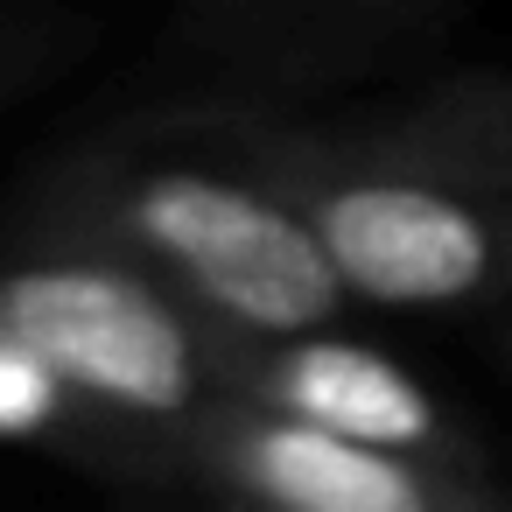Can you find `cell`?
<instances>
[{"mask_svg":"<svg viewBox=\"0 0 512 512\" xmlns=\"http://www.w3.org/2000/svg\"><path fill=\"white\" fill-rule=\"evenodd\" d=\"M295 127L323 155H344L365 169L449 183L470 197H512V71L456 64L372 113H351V120L295 113Z\"/></svg>","mask_w":512,"mask_h":512,"instance_id":"cell-7","label":"cell"},{"mask_svg":"<svg viewBox=\"0 0 512 512\" xmlns=\"http://www.w3.org/2000/svg\"><path fill=\"white\" fill-rule=\"evenodd\" d=\"M456 29L442 0H267V8H197L155 50V71L190 78L197 99L218 113L295 120L302 99L421 64Z\"/></svg>","mask_w":512,"mask_h":512,"instance_id":"cell-4","label":"cell"},{"mask_svg":"<svg viewBox=\"0 0 512 512\" xmlns=\"http://www.w3.org/2000/svg\"><path fill=\"white\" fill-rule=\"evenodd\" d=\"M50 246L106 253L162 281L218 344H295L344 316V288L260 176L211 162L99 155L50 183Z\"/></svg>","mask_w":512,"mask_h":512,"instance_id":"cell-1","label":"cell"},{"mask_svg":"<svg viewBox=\"0 0 512 512\" xmlns=\"http://www.w3.org/2000/svg\"><path fill=\"white\" fill-rule=\"evenodd\" d=\"M183 449L253 512H505V498H491L477 477L379 456L239 400H218Z\"/></svg>","mask_w":512,"mask_h":512,"instance_id":"cell-6","label":"cell"},{"mask_svg":"<svg viewBox=\"0 0 512 512\" xmlns=\"http://www.w3.org/2000/svg\"><path fill=\"white\" fill-rule=\"evenodd\" d=\"M218 400L302 421L316 435L379 449V456H407V463H435L470 477L463 435L442 414V400L379 344L358 337H295V344H218Z\"/></svg>","mask_w":512,"mask_h":512,"instance_id":"cell-5","label":"cell"},{"mask_svg":"<svg viewBox=\"0 0 512 512\" xmlns=\"http://www.w3.org/2000/svg\"><path fill=\"white\" fill-rule=\"evenodd\" d=\"M64 414H71L64 386L0 330V442H43L64 428Z\"/></svg>","mask_w":512,"mask_h":512,"instance_id":"cell-8","label":"cell"},{"mask_svg":"<svg viewBox=\"0 0 512 512\" xmlns=\"http://www.w3.org/2000/svg\"><path fill=\"white\" fill-rule=\"evenodd\" d=\"M8 330L71 407L148 435H190L218 407V337L141 267L106 253H36L0 274Z\"/></svg>","mask_w":512,"mask_h":512,"instance_id":"cell-3","label":"cell"},{"mask_svg":"<svg viewBox=\"0 0 512 512\" xmlns=\"http://www.w3.org/2000/svg\"><path fill=\"white\" fill-rule=\"evenodd\" d=\"M141 134H211L232 169L260 176L309 239L337 288L379 309H463L512 288V197H470L449 183L365 169L323 155L295 120H253L218 106H155Z\"/></svg>","mask_w":512,"mask_h":512,"instance_id":"cell-2","label":"cell"}]
</instances>
